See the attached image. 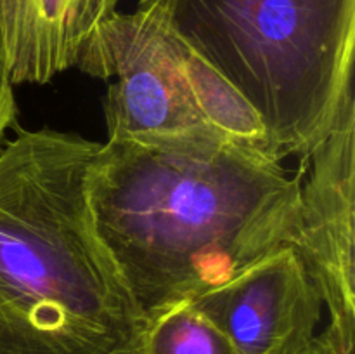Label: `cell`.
<instances>
[{
    "label": "cell",
    "instance_id": "9c48e42d",
    "mask_svg": "<svg viewBox=\"0 0 355 354\" xmlns=\"http://www.w3.org/2000/svg\"><path fill=\"white\" fill-rule=\"evenodd\" d=\"M16 99H14V82L10 76L9 59H7L6 44H3L2 31H0V141L7 128L16 121Z\"/></svg>",
    "mask_w": 355,
    "mask_h": 354
},
{
    "label": "cell",
    "instance_id": "30bf717a",
    "mask_svg": "<svg viewBox=\"0 0 355 354\" xmlns=\"http://www.w3.org/2000/svg\"><path fill=\"white\" fill-rule=\"evenodd\" d=\"M295 354H354V344L343 339L335 326L328 325Z\"/></svg>",
    "mask_w": 355,
    "mask_h": 354
},
{
    "label": "cell",
    "instance_id": "5b68a950",
    "mask_svg": "<svg viewBox=\"0 0 355 354\" xmlns=\"http://www.w3.org/2000/svg\"><path fill=\"white\" fill-rule=\"evenodd\" d=\"M295 248L328 305L329 325L355 342V103L347 94L335 121L309 153Z\"/></svg>",
    "mask_w": 355,
    "mask_h": 354
},
{
    "label": "cell",
    "instance_id": "7a4b0ae2",
    "mask_svg": "<svg viewBox=\"0 0 355 354\" xmlns=\"http://www.w3.org/2000/svg\"><path fill=\"white\" fill-rule=\"evenodd\" d=\"M99 146L17 128L0 151V354H137L146 316L90 214Z\"/></svg>",
    "mask_w": 355,
    "mask_h": 354
},
{
    "label": "cell",
    "instance_id": "ba28073f",
    "mask_svg": "<svg viewBox=\"0 0 355 354\" xmlns=\"http://www.w3.org/2000/svg\"><path fill=\"white\" fill-rule=\"evenodd\" d=\"M137 354H239L227 335L191 301L146 318Z\"/></svg>",
    "mask_w": 355,
    "mask_h": 354
},
{
    "label": "cell",
    "instance_id": "277c9868",
    "mask_svg": "<svg viewBox=\"0 0 355 354\" xmlns=\"http://www.w3.org/2000/svg\"><path fill=\"white\" fill-rule=\"evenodd\" d=\"M187 44L159 14L116 12L92 33L75 66L116 78L104 99L107 139L165 142L222 135L205 121L186 71Z\"/></svg>",
    "mask_w": 355,
    "mask_h": 354
},
{
    "label": "cell",
    "instance_id": "52a82bcc",
    "mask_svg": "<svg viewBox=\"0 0 355 354\" xmlns=\"http://www.w3.org/2000/svg\"><path fill=\"white\" fill-rule=\"evenodd\" d=\"M120 0H0V31L14 83H47L73 68Z\"/></svg>",
    "mask_w": 355,
    "mask_h": 354
},
{
    "label": "cell",
    "instance_id": "3957f363",
    "mask_svg": "<svg viewBox=\"0 0 355 354\" xmlns=\"http://www.w3.org/2000/svg\"><path fill=\"white\" fill-rule=\"evenodd\" d=\"M260 115L276 158L309 153L354 90L355 0H139Z\"/></svg>",
    "mask_w": 355,
    "mask_h": 354
},
{
    "label": "cell",
    "instance_id": "6da1fadb",
    "mask_svg": "<svg viewBox=\"0 0 355 354\" xmlns=\"http://www.w3.org/2000/svg\"><path fill=\"white\" fill-rule=\"evenodd\" d=\"M307 169L302 160L290 172L224 135L107 139L90 167V214L148 318L295 246Z\"/></svg>",
    "mask_w": 355,
    "mask_h": 354
},
{
    "label": "cell",
    "instance_id": "8992f818",
    "mask_svg": "<svg viewBox=\"0 0 355 354\" xmlns=\"http://www.w3.org/2000/svg\"><path fill=\"white\" fill-rule=\"evenodd\" d=\"M191 302L239 354H295L315 335L324 304L291 245L277 246Z\"/></svg>",
    "mask_w": 355,
    "mask_h": 354
}]
</instances>
